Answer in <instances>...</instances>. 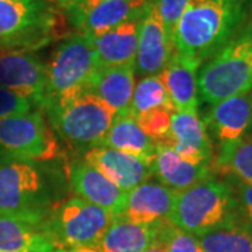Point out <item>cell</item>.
I'll list each match as a JSON object with an SVG mask.
<instances>
[{"mask_svg": "<svg viewBox=\"0 0 252 252\" xmlns=\"http://www.w3.org/2000/svg\"><path fill=\"white\" fill-rule=\"evenodd\" d=\"M252 0H189L174 31L175 51L202 64L251 18Z\"/></svg>", "mask_w": 252, "mask_h": 252, "instance_id": "cell-1", "label": "cell"}, {"mask_svg": "<svg viewBox=\"0 0 252 252\" xmlns=\"http://www.w3.org/2000/svg\"><path fill=\"white\" fill-rule=\"evenodd\" d=\"M199 101L215 105L252 91V16L223 48L200 66Z\"/></svg>", "mask_w": 252, "mask_h": 252, "instance_id": "cell-2", "label": "cell"}, {"mask_svg": "<svg viewBox=\"0 0 252 252\" xmlns=\"http://www.w3.org/2000/svg\"><path fill=\"white\" fill-rule=\"evenodd\" d=\"M237 219L238 203L231 184L212 177L177 193L168 221L200 237Z\"/></svg>", "mask_w": 252, "mask_h": 252, "instance_id": "cell-3", "label": "cell"}, {"mask_svg": "<svg viewBox=\"0 0 252 252\" xmlns=\"http://www.w3.org/2000/svg\"><path fill=\"white\" fill-rule=\"evenodd\" d=\"M48 122L63 143L77 152L98 147L112 125L115 115L90 91L46 108Z\"/></svg>", "mask_w": 252, "mask_h": 252, "instance_id": "cell-4", "label": "cell"}, {"mask_svg": "<svg viewBox=\"0 0 252 252\" xmlns=\"http://www.w3.org/2000/svg\"><path fill=\"white\" fill-rule=\"evenodd\" d=\"M49 203L46 181L36 162L0 158V215L45 223Z\"/></svg>", "mask_w": 252, "mask_h": 252, "instance_id": "cell-5", "label": "cell"}, {"mask_svg": "<svg viewBox=\"0 0 252 252\" xmlns=\"http://www.w3.org/2000/svg\"><path fill=\"white\" fill-rule=\"evenodd\" d=\"M98 63L93 49L91 38L74 34L66 38L52 54L46 64V108L74 98L87 91Z\"/></svg>", "mask_w": 252, "mask_h": 252, "instance_id": "cell-6", "label": "cell"}, {"mask_svg": "<svg viewBox=\"0 0 252 252\" xmlns=\"http://www.w3.org/2000/svg\"><path fill=\"white\" fill-rule=\"evenodd\" d=\"M49 0H0V51H27L52 39Z\"/></svg>", "mask_w": 252, "mask_h": 252, "instance_id": "cell-7", "label": "cell"}, {"mask_svg": "<svg viewBox=\"0 0 252 252\" xmlns=\"http://www.w3.org/2000/svg\"><path fill=\"white\" fill-rule=\"evenodd\" d=\"M114 219L108 210L79 196H70L51 207L46 228L59 250L76 251L97 243Z\"/></svg>", "mask_w": 252, "mask_h": 252, "instance_id": "cell-8", "label": "cell"}, {"mask_svg": "<svg viewBox=\"0 0 252 252\" xmlns=\"http://www.w3.org/2000/svg\"><path fill=\"white\" fill-rule=\"evenodd\" d=\"M62 154V146L39 109L0 118V158L44 162Z\"/></svg>", "mask_w": 252, "mask_h": 252, "instance_id": "cell-9", "label": "cell"}, {"mask_svg": "<svg viewBox=\"0 0 252 252\" xmlns=\"http://www.w3.org/2000/svg\"><path fill=\"white\" fill-rule=\"evenodd\" d=\"M46 64L28 51L0 54V87L28 98L36 109L46 107Z\"/></svg>", "mask_w": 252, "mask_h": 252, "instance_id": "cell-10", "label": "cell"}, {"mask_svg": "<svg viewBox=\"0 0 252 252\" xmlns=\"http://www.w3.org/2000/svg\"><path fill=\"white\" fill-rule=\"evenodd\" d=\"M174 52V41L164 26L156 4L150 1L140 21L135 61L136 72L142 77L161 73Z\"/></svg>", "mask_w": 252, "mask_h": 252, "instance_id": "cell-11", "label": "cell"}, {"mask_svg": "<svg viewBox=\"0 0 252 252\" xmlns=\"http://www.w3.org/2000/svg\"><path fill=\"white\" fill-rule=\"evenodd\" d=\"M66 174L76 196L108 210L115 217L121 216L125 207L126 192L95 167L86 160H72L66 165Z\"/></svg>", "mask_w": 252, "mask_h": 252, "instance_id": "cell-12", "label": "cell"}, {"mask_svg": "<svg viewBox=\"0 0 252 252\" xmlns=\"http://www.w3.org/2000/svg\"><path fill=\"white\" fill-rule=\"evenodd\" d=\"M160 143L170 146L185 161L213 164L212 140L198 112H175L170 132Z\"/></svg>", "mask_w": 252, "mask_h": 252, "instance_id": "cell-13", "label": "cell"}, {"mask_svg": "<svg viewBox=\"0 0 252 252\" xmlns=\"http://www.w3.org/2000/svg\"><path fill=\"white\" fill-rule=\"evenodd\" d=\"M177 199V192L156 181H144L126 192L124 212L119 217L135 224L156 225L168 220Z\"/></svg>", "mask_w": 252, "mask_h": 252, "instance_id": "cell-14", "label": "cell"}, {"mask_svg": "<svg viewBox=\"0 0 252 252\" xmlns=\"http://www.w3.org/2000/svg\"><path fill=\"white\" fill-rule=\"evenodd\" d=\"M203 124L219 146L244 137L252 127V91L212 105Z\"/></svg>", "mask_w": 252, "mask_h": 252, "instance_id": "cell-15", "label": "cell"}, {"mask_svg": "<svg viewBox=\"0 0 252 252\" xmlns=\"http://www.w3.org/2000/svg\"><path fill=\"white\" fill-rule=\"evenodd\" d=\"M84 160L125 192L132 190L153 175L150 162L109 147L91 149L84 153Z\"/></svg>", "mask_w": 252, "mask_h": 252, "instance_id": "cell-16", "label": "cell"}, {"mask_svg": "<svg viewBox=\"0 0 252 252\" xmlns=\"http://www.w3.org/2000/svg\"><path fill=\"white\" fill-rule=\"evenodd\" d=\"M152 0H107L77 17L69 18L79 34L97 36L130 20L143 17Z\"/></svg>", "mask_w": 252, "mask_h": 252, "instance_id": "cell-17", "label": "cell"}, {"mask_svg": "<svg viewBox=\"0 0 252 252\" xmlns=\"http://www.w3.org/2000/svg\"><path fill=\"white\" fill-rule=\"evenodd\" d=\"M202 62L174 52L161 72L162 80L177 112H198V76Z\"/></svg>", "mask_w": 252, "mask_h": 252, "instance_id": "cell-18", "label": "cell"}, {"mask_svg": "<svg viewBox=\"0 0 252 252\" xmlns=\"http://www.w3.org/2000/svg\"><path fill=\"white\" fill-rule=\"evenodd\" d=\"M135 64L102 67L93 76L87 91L101 99L114 112L115 118L125 117L129 115L135 91Z\"/></svg>", "mask_w": 252, "mask_h": 252, "instance_id": "cell-19", "label": "cell"}, {"mask_svg": "<svg viewBox=\"0 0 252 252\" xmlns=\"http://www.w3.org/2000/svg\"><path fill=\"white\" fill-rule=\"evenodd\" d=\"M153 175L160 184L180 193L196 184L213 177V164H193L185 161L170 146L157 143L152 162Z\"/></svg>", "mask_w": 252, "mask_h": 252, "instance_id": "cell-20", "label": "cell"}, {"mask_svg": "<svg viewBox=\"0 0 252 252\" xmlns=\"http://www.w3.org/2000/svg\"><path fill=\"white\" fill-rule=\"evenodd\" d=\"M58 244L46 221L0 215V252H55Z\"/></svg>", "mask_w": 252, "mask_h": 252, "instance_id": "cell-21", "label": "cell"}, {"mask_svg": "<svg viewBox=\"0 0 252 252\" xmlns=\"http://www.w3.org/2000/svg\"><path fill=\"white\" fill-rule=\"evenodd\" d=\"M140 21L142 18L130 20L107 32L90 36L98 69L135 64Z\"/></svg>", "mask_w": 252, "mask_h": 252, "instance_id": "cell-22", "label": "cell"}, {"mask_svg": "<svg viewBox=\"0 0 252 252\" xmlns=\"http://www.w3.org/2000/svg\"><path fill=\"white\" fill-rule=\"evenodd\" d=\"M157 225L135 224L118 216L97 243L70 252H146L157 238Z\"/></svg>", "mask_w": 252, "mask_h": 252, "instance_id": "cell-23", "label": "cell"}, {"mask_svg": "<svg viewBox=\"0 0 252 252\" xmlns=\"http://www.w3.org/2000/svg\"><path fill=\"white\" fill-rule=\"evenodd\" d=\"M98 147L115 149L119 152L136 156L152 164L157 150V143L144 133L133 118L125 115L114 119Z\"/></svg>", "mask_w": 252, "mask_h": 252, "instance_id": "cell-24", "label": "cell"}, {"mask_svg": "<svg viewBox=\"0 0 252 252\" xmlns=\"http://www.w3.org/2000/svg\"><path fill=\"white\" fill-rule=\"evenodd\" d=\"M213 171L252 185V136L220 144L213 158Z\"/></svg>", "mask_w": 252, "mask_h": 252, "instance_id": "cell-25", "label": "cell"}, {"mask_svg": "<svg viewBox=\"0 0 252 252\" xmlns=\"http://www.w3.org/2000/svg\"><path fill=\"white\" fill-rule=\"evenodd\" d=\"M198 240L203 252H252V223L240 217Z\"/></svg>", "mask_w": 252, "mask_h": 252, "instance_id": "cell-26", "label": "cell"}, {"mask_svg": "<svg viewBox=\"0 0 252 252\" xmlns=\"http://www.w3.org/2000/svg\"><path fill=\"white\" fill-rule=\"evenodd\" d=\"M161 107L174 108L161 73L142 77L136 83L129 115L133 119H137L142 115H146L147 112Z\"/></svg>", "mask_w": 252, "mask_h": 252, "instance_id": "cell-27", "label": "cell"}, {"mask_svg": "<svg viewBox=\"0 0 252 252\" xmlns=\"http://www.w3.org/2000/svg\"><path fill=\"white\" fill-rule=\"evenodd\" d=\"M165 252H203L198 237L164 220L157 225V238Z\"/></svg>", "mask_w": 252, "mask_h": 252, "instance_id": "cell-28", "label": "cell"}, {"mask_svg": "<svg viewBox=\"0 0 252 252\" xmlns=\"http://www.w3.org/2000/svg\"><path fill=\"white\" fill-rule=\"evenodd\" d=\"M177 111L171 107H161V108L153 109L150 112H147L146 115H142L137 119V125L142 127L146 135L152 137L156 143L162 142L171 127V118Z\"/></svg>", "mask_w": 252, "mask_h": 252, "instance_id": "cell-29", "label": "cell"}, {"mask_svg": "<svg viewBox=\"0 0 252 252\" xmlns=\"http://www.w3.org/2000/svg\"><path fill=\"white\" fill-rule=\"evenodd\" d=\"M34 104L14 91L0 87V118L23 115L34 111Z\"/></svg>", "mask_w": 252, "mask_h": 252, "instance_id": "cell-30", "label": "cell"}, {"mask_svg": "<svg viewBox=\"0 0 252 252\" xmlns=\"http://www.w3.org/2000/svg\"><path fill=\"white\" fill-rule=\"evenodd\" d=\"M161 17L164 26L174 41V31L189 0H152Z\"/></svg>", "mask_w": 252, "mask_h": 252, "instance_id": "cell-31", "label": "cell"}, {"mask_svg": "<svg viewBox=\"0 0 252 252\" xmlns=\"http://www.w3.org/2000/svg\"><path fill=\"white\" fill-rule=\"evenodd\" d=\"M234 189L237 203H238V213L240 217L252 223V185L244 184L240 181L228 180Z\"/></svg>", "mask_w": 252, "mask_h": 252, "instance_id": "cell-32", "label": "cell"}, {"mask_svg": "<svg viewBox=\"0 0 252 252\" xmlns=\"http://www.w3.org/2000/svg\"><path fill=\"white\" fill-rule=\"evenodd\" d=\"M102 1H107V0H80L79 4H77L74 9L67 13V17L73 18L77 17V16H81V14H84L86 11H89V10L93 9L94 6H97V4L102 3Z\"/></svg>", "mask_w": 252, "mask_h": 252, "instance_id": "cell-33", "label": "cell"}, {"mask_svg": "<svg viewBox=\"0 0 252 252\" xmlns=\"http://www.w3.org/2000/svg\"><path fill=\"white\" fill-rule=\"evenodd\" d=\"M79 1H80V0H49V3H51L52 6H55L56 9L64 11L66 14H67L69 11H72V10L79 4Z\"/></svg>", "mask_w": 252, "mask_h": 252, "instance_id": "cell-34", "label": "cell"}, {"mask_svg": "<svg viewBox=\"0 0 252 252\" xmlns=\"http://www.w3.org/2000/svg\"><path fill=\"white\" fill-rule=\"evenodd\" d=\"M146 252H165V251H164V248L161 247V244L156 240V241H154V243L147 248V251Z\"/></svg>", "mask_w": 252, "mask_h": 252, "instance_id": "cell-35", "label": "cell"}, {"mask_svg": "<svg viewBox=\"0 0 252 252\" xmlns=\"http://www.w3.org/2000/svg\"><path fill=\"white\" fill-rule=\"evenodd\" d=\"M55 252H70V251H66V250H58V251Z\"/></svg>", "mask_w": 252, "mask_h": 252, "instance_id": "cell-36", "label": "cell"}, {"mask_svg": "<svg viewBox=\"0 0 252 252\" xmlns=\"http://www.w3.org/2000/svg\"><path fill=\"white\" fill-rule=\"evenodd\" d=\"M251 136H252V135H251Z\"/></svg>", "mask_w": 252, "mask_h": 252, "instance_id": "cell-37", "label": "cell"}]
</instances>
